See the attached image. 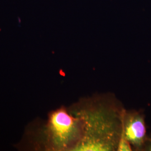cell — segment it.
<instances>
[{
	"label": "cell",
	"mask_w": 151,
	"mask_h": 151,
	"mask_svg": "<svg viewBox=\"0 0 151 151\" xmlns=\"http://www.w3.org/2000/svg\"><path fill=\"white\" fill-rule=\"evenodd\" d=\"M68 109L84 123L83 137L75 151H116L125 108L115 95L82 97Z\"/></svg>",
	"instance_id": "cell-1"
},
{
	"label": "cell",
	"mask_w": 151,
	"mask_h": 151,
	"mask_svg": "<svg viewBox=\"0 0 151 151\" xmlns=\"http://www.w3.org/2000/svg\"><path fill=\"white\" fill-rule=\"evenodd\" d=\"M84 135L83 120L62 106L50 111L44 123L32 134L34 150L75 151Z\"/></svg>",
	"instance_id": "cell-2"
},
{
	"label": "cell",
	"mask_w": 151,
	"mask_h": 151,
	"mask_svg": "<svg viewBox=\"0 0 151 151\" xmlns=\"http://www.w3.org/2000/svg\"><path fill=\"white\" fill-rule=\"evenodd\" d=\"M133 151H142L148 138L145 116L139 110L125 109L122 116V132Z\"/></svg>",
	"instance_id": "cell-3"
},
{
	"label": "cell",
	"mask_w": 151,
	"mask_h": 151,
	"mask_svg": "<svg viewBox=\"0 0 151 151\" xmlns=\"http://www.w3.org/2000/svg\"><path fill=\"white\" fill-rule=\"evenodd\" d=\"M133 151L129 142L122 134L117 146L116 151Z\"/></svg>",
	"instance_id": "cell-4"
},
{
	"label": "cell",
	"mask_w": 151,
	"mask_h": 151,
	"mask_svg": "<svg viewBox=\"0 0 151 151\" xmlns=\"http://www.w3.org/2000/svg\"><path fill=\"white\" fill-rule=\"evenodd\" d=\"M142 151H151V138L148 137L144 144Z\"/></svg>",
	"instance_id": "cell-5"
}]
</instances>
